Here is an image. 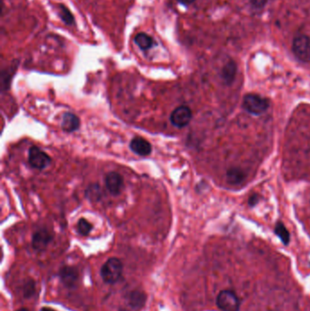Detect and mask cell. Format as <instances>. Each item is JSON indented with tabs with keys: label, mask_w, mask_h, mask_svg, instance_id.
<instances>
[{
	"label": "cell",
	"mask_w": 310,
	"mask_h": 311,
	"mask_svg": "<svg viewBox=\"0 0 310 311\" xmlns=\"http://www.w3.org/2000/svg\"><path fill=\"white\" fill-rule=\"evenodd\" d=\"M180 4L184 5V6H188V5H191L194 3L196 0H178Z\"/></svg>",
	"instance_id": "obj_19"
},
{
	"label": "cell",
	"mask_w": 310,
	"mask_h": 311,
	"mask_svg": "<svg viewBox=\"0 0 310 311\" xmlns=\"http://www.w3.org/2000/svg\"><path fill=\"white\" fill-rule=\"evenodd\" d=\"M269 107V102L266 97L257 95L249 94L243 99L244 110L252 115H261L265 113Z\"/></svg>",
	"instance_id": "obj_3"
},
{
	"label": "cell",
	"mask_w": 310,
	"mask_h": 311,
	"mask_svg": "<svg viewBox=\"0 0 310 311\" xmlns=\"http://www.w3.org/2000/svg\"><path fill=\"white\" fill-rule=\"evenodd\" d=\"M244 172L240 168L232 167V168L228 169V171H227V182L231 185L240 184L241 182L244 180Z\"/></svg>",
	"instance_id": "obj_14"
},
{
	"label": "cell",
	"mask_w": 310,
	"mask_h": 311,
	"mask_svg": "<svg viewBox=\"0 0 310 311\" xmlns=\"http://www.w3.org/2000/svg\"><path fill=\"white\" fill-rule=\"evenodd\" d=\"M17 311H29V310H27L26 308H19V309H18V310Z\"/></svg>",
	"instance_id": "obj_21"
},
{
	"label": "cell",
	"mask_w": 310,
	"mask_h": 311,
	"mask_svg": "<svg viewBox=\"0 0 310 311\" xmlns=\"http://www.w3.org/2000/svg\"><path fill=\"white\" fill-rule=\"evenodd\" d=\"M275 234L279 236L281 241L284 243L285 245H288L290 240V236H289V232H288V229L285 227L283 224L280 222V223L277 224L275 228Z\"/></svg>",
	"instance_id": "obj_16"
},
{
	"label": "cell",
	"mask_w": 310,
	"mask_h": 311,
	"mask_svg": "<svg viewBox=\"0 0 310 311\" xmlns=\"http://www.w3.org/2000/svg\"><path fill=\"white\" fill-rule=\"evenodd\" d=\"M53 236L47 229H40L33 235L32 247L34 250L41 252L47 249L49 243L52 241Z\"/></svg>",
	"instance_id": "obj_7"
},
{
	"label": "cell",
	"mask_w": 310,
	"mask_h": 311,
	"mask_svg": "<svg viewBox=\"0 0 310 311\" xmlns=\"http://www.w3.org/2000/svg\"><path fill=\"white\" fill-rule=\"evenodd\" d=\"M292 50L300 61L310 62V37L304 34L296 36L293 40Z\"/></svg>",
	"instance_id": "obj_4"
},
{
	"label": "cell",
	"mask_w": 310,
	"mask_h": 311,
	"mask_svg": "<svg viewBox=\"0 0 310 311\" xmlns=\"http://www.w3.org/2000/svg\"><path fill=\"white\" fill-rule=\"evenodd\" d=\"M79 126H80V120L76 115L73 113H66L63 116L62 128L64 131L68 133L76 131L79 129Z\"/></svg>",
	"instance_id": "obj_12"
},
{
	"label": "cell",
	"mask_w": 310,
	"mask_h": 311,
	"mask_svg": "<svg viewBox=\"0 0 310 311\" xmlns=\"http://www.w3.org/2000/svg\"><path fill=\"white\" fill-rule=\"evenodd\" d=\"M192 119L191 110L186 106H180L177 108L170 116V121L175 127H184L190 122Z\"/></svg>",
	"instance_id": "obj_6"
},
{
	"label": "cell",
	"mask_w": 310,
	"mask_h": 311,
	"mask_svg": "<svg viewBox=\"0 0 310 311\" xmlns=\"http://www.w3.org/2000/svg\"><path fill=\"white\" fill-rule=\"evenodd\" d=\"M106 187L114 196L119 195L124 187L122 176L117 172H110L106 177Z\"/></svg>",
	"instance_id": "obj_8"
},
{
	"label": "cell",
	"mask_w": 310,
	"mask_h": 311,
	"mask_svg": "<svg viewBox=\"0 0 310 311\" xmlns=\"http://www.w3.org/2000/svg\"><path fill=\"white\" fill-rule=\"evenodd\" d=\"M28 162L33 168L44 169L51 162V158L40 148L31 147L28 152Z\"/></svg>",
	"instance_id": "obj_5"
},
{
	"label": "cell",
	"mask_w": 310,
	"mask_h": 311,
	"mask_svg": "<svg viewBox=\"0 0 310 311\" xmlns=\"http://www.w3.org/2000/svg\"><path fill=\"white\" fill-rule=\"evenodd\" d=\"M267 0H250V4L253 7L254 9H262L266 4Z\"/></svg>",
	"instance_id": "obj_18"
},
{
	"label": "cell",
	"mask_w": 310,
	"mask_h": 311,
	"mask_svg": "<svg viewBox=\"0 0 310 311\" xmlns=\"http://www.w3.org/2000/svg\"><path fill=\"white\" fill-rule=\"evenodd\" d=\"M41 311H56V310H54L53 308H50V307H42V308H41Z\"/></svg>",
	"instance_id": "obj_20"
},
{
	"label": "cell",
	"mask_w": 310,
	"mask_h": 311,
	"mask_svg": "<svg viewBox=\"0 0 310 311\" xmlns=\"http://www.w3.org/2000/svg\"><path fill=\"white\" fill-rule=\"evenodd\" d=\"M79 272L76 267L66 266L59 271V279L67 288H73L79 281Z\"/></svg>",
	"instance_id": "obj_9"
},
{
	"label": "cell",
	"mask_w": 310,
	"mask_h": 311,
	"mask_svg": "<svg viewBox=\"0 0 310 311\" xmlns=\"http://www.w3.org/2000/svg\"><path fill=\"white\" fill-rule=\"evenodd\" d=\"M58 15L62 19V21L65 23L67 26H73L75 25L74 16L71 13L70 9L66 8L65 5L59 4L58 7Z\"/></svg>",
	"instance_id": "obj_15"
},
{
	"label": "cell",
	"mask_w": 310,
	"mask_h": 311,
	"mask_svg": "<svg viewBox=\"0 0 310 311\" xmlns=\"http://www.w3.org/2000/svg\"><path fill=\"white\" fill-rule=\"evenodd\" d=\"M217 306L221 311H239L240 299L234 291L224 289L219 292L217 299Z\"/></svg>",
	"instance_id": "obj_2"
},
{
	"label": "cell",
	"mask_w": 310,
	"mask_h": 311,
	"mask_svg": "<svg viewBox=\"0 0 310 311\" xmlns=\"http://www.w3.org/2000/svg\"><path fill=\"white\" fill-rule=\"evenodd\" d=\"M236 75V65L233 60L228 61L224 65L221 71V79L223 82L227 85H230L235 80Z\"/></svg>",
	"instance_id": "obj_11"
},
{
	"label": "cell",
	"mask_w": 310,
	"mask_h": 311,
	"mask_svg": "<svg viewBox=\"0 0 310 311\" xmlns=\"http://www.w3.org/2000/svg\"><path fill=\"white\" fill-rule=\"evenodd\" d=\"M78 230L80 235L88 236V234L91 232L92 225L88 222L87 219H80L78 223Z\"/></svg>",
	"instance_id": "obj_17"
},
{
	"label": "cell",
	"mask_w": 310,
	"mask_h": 311,
	"mask_svg": "<svg viewBox=\"0 0 310 311\" xmlns=\"http://www.w3.org/2000/svg\"><path fill=\"white\" fill-rule=\"evenodd\" d=\"M122 273L123 264L118 258H110L101 267L102 280L108 284L116 283L122 276Z\"/></svg>",
	"instance_id": "obj_1"
},
{
	"label": "cell",
	"mask_w": 310,
	"mask_h": 311,
	"mask_svg": "<svg viewBox=\"0 0 310 311\" xmlns=\"http://www.w3.org/2000/svg\"><path fill=\"white\" fill-rule=\"evenodd\" d=\"M130 149L134 153L141 157L149 156L152 151L151 144L149 141H146L145 139L140 137V136H135L132 140L130 142Z\"/></svg>",
	"instance_id": "obj_10"
},
{
	"label": "cell",
	"mask_w": 310,
	"mask_h": 311,
	"mask_svg": "<svg viewBox=\"0 0 310 311\" xmlns=\"http://www.w3.org/2000/svg\"><path fill=\"white\" fill-rule=\"evenodd\" d=\"M134 42L142 50H149L155 45V41L150 36L146 33H139L134 39Z\"/></svg>",
	"instance_id": "obj_13"
}]
</instances>
